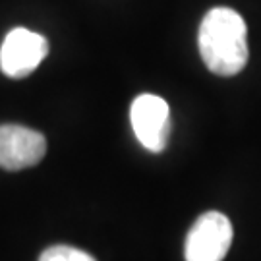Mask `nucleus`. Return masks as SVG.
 <instances>
[{"label": "nucleus", "mask_w": 261, "mask_h": 261, "mask_svg": "<svg viewBox=\"0 0 261 261\" xmlns=\"http://www.w3.org/2000/svg\"><path fill=\"white\" fill-rule=\"evenodd\" d=\"M197 45L201 60L217 75L230 77L248 64V28L232 8L219 6L207 12L199 25Z\"/></svg>", "instance_id": "1"}, {"label": "nucleus", "mask_w": 261, "mask_h": 261, "mask_svg": "<svg viewBox=\"0 0 261 261\" xmlns=\"http://www.w3.org/2000/svg\"><path fill=\"white\" fill-rule=\"evenodd\" d=\"M232 244V224L219 211H209L190 228L184 246L186 261H223Z\"/></svg>", "instance_id": "2"}, {"label": "nucleus", "mask_w": 261, "mask_h": 261, "mask_svg": "<svg viewBox=\"0 0 261 261\" xmlns=\"http://www.w3.org/2000/svg\"><path fill=\"white\" fill-rule=\"evenodd\" d=\"M130 120L134 134L141 145L151 153L165 151L172 132L170 109L167 101L159 95H138L132 103Z\"/></svg>", "instance_id": "3"}, {"label": "nucleus", "mask_w": 261, "mask_h": 261, "mask_svg": "<svg viewBox=\"0 0 261 261\" xmlns=\"http://www.w3.org/2000/svg\"><path fill=\"white\" fill-rule=\"evenodd\" d=\"M48 41L37 31L14 28L0 47V70L12 80L28 77L48 55Z\"/></svg>", "instance_id": "4"}, {"label": "nucleus", "mask_w": 261, "mask_h": 261, "mask_svg": "<svg viewBox=\"0 0 261 261\" xmlns=\"http://www.w3.org/2000/svg\"><path fill=\"white\" fill-rule=\"evenodd\" d=\"M47 153V140L37 130L19 124L0 126V167L4 170H23L35 167Z\"/></svg>", "instance_id": "5"}, {"label": "nucleus", "mask_w": 261, "mask_h": 261, "mask_svg": "<svg viewBox=\"0 0 261 261\" xmlns=\"http://www.w3.org/2000/svg\"><path fill=\"white\" fill-rule=\"evenodd\" d=\"M39 261H97L84 250H77L72 246H50L41 253Z\"/></svg>", "instance_id": "6"}]
</instances>
